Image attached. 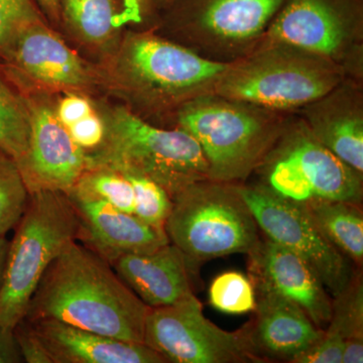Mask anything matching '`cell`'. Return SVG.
I'll return each mask as SVG.
<instances>
[{
    "instance_id": "6da1fadb",
    "label": "cell",
    "mask_w": 363,
    "mask_h": 363,
    "mask_svg": "<svg viewBox=\"0 0 363 363\" xmlns=\"http://www.w3.org/2000/svg\"><path fill=\"white\" fill-rule=\"evenodd\" d=\"M227 64L210 61L154 28H128L104 65L105 94L145 123L175 128L189 102L215 92Z\"/></svg>"
},
{
    "instance_id": "7a4b0ae2",
    "label": "cell",
    "mask_w": 363,
    "mask_h": 363,
    "mask_svg": "<svg viewBox=\"0 0 363 363\" xmlns=\"http://www.w3.org/2000/svg\"><path fill=\"white\" fill-rule=\"evenodd\" d=\"M150 308L113 267L76 240L40 279L23 319H52L94 333L143 343Z\"/></svg>"
},
{
    "instance_id": "3957f363",
    "label": "cell",
    "mask_w": 363,
    "mask_h": 363,
    "mask_svg": "<svg viewBox=\"0 0 363 363\" xmlns=\"http://www.w3.org/2000/svg\"><path fill=\"white\" fill-rule=\"evenodd\" d=\"M94 101L105 133L96 149L86 154L87 168L106 167L124 175L145 177L171 198L191 184L209 179L206 160L192 135L145 123L108 97Z\"/></svg>"
},
{
    "instance_id": "277c9868",
    "label": "cell",
    "mask_w": 363,
    "mask_h": 363,
    "mask_svg": "<svg viewBox=\"0 0 363 363\" xmlns=\"http://www.w3.org/2000/svg\"><path fill=\"white\" fill-rule=\"evenodd\" d=\"M291 114L210 93L182 107L175 128L200 145L210 180L241 184L259 168Z\"/></svg>"
},
{
    "instance_id": "5b68a950",
    "label": "cell",
    "mask_w": 363,
    "mask_h": 363,
    "mask_svg": "<svg viewBox=\"0 0 363 363\" xmlns=\"http://www.w3.org/2000/svg\"><path fill=\"white\" fill-rule=\"evenodd\" d=\"M346 78L330 60L289 44L259 45L227 64L215 92L284 113H297Z\"/></svg>"
},
{
    "instance_id": "8992f818",
    "label": "cell",
    "mask_w": 363,
    "mask_h": 363,
    "mask_svg": "<svg viewBox=\"0 0 363 363\" xmlns=\"http://www.w3.org/2000/svg\"><path fill=\"white\" fill-rule=\"evenodd\" d=\"M285 0H169L155 32L210 61L247 56L264 38Z\"/></svg>"
},
{
    "instance_id": "52a82bcc",
    "label": "cell",
    "mask_w": 363,
    "mask_h": 363,
    "mask_svg": "<svg viewBox=\"0 0 363 363\" xmlns=\"http://www.w3.org/2000/svg\"><path fill=\"white\" fill-rule=\"evenodd\" d=\"M164 231L196 267L233 253H250L260 240L259 227L235 184L206 179L172 198Z\"/></svg>"
},
{
    "instance_id": "ba28073f",
    "label": "cell",
    "mask_w": 363,
    "mask_h": 363,
    "mask_svg": "<svg viewBox=\"0 0 363 363\" xmlns=\"http://www.w3.org/2000/svg\"><path fill=\"white\" fill-rule=\"evenodd\" d=\"M77 229V214L66 193L42 191L30 195L9 240L0 290V326L13 329L23 319L45 272L76 240Z\"/></svg>"
},
{
    "instance_id": "9c48e42d",
    "label": "cell",
    "mask_w": 363,
    "mask_h": 363,
    "mask_svg": "<svg viewBox=\"0 0 363 363\" xmlns=\"http://www.w3.org/2000/svg\"><path fill=\"white\" fill-rule=\"evenodd\" d=\"M255 173L260 184L291 201L362 203L363 175L322 145L298 113L291 114Z\"/></svg>"
},
{
    "instance_id": "30bf717a",
    "label": "cell",
    "mask_w": 363,
    "mask_h": 363,
    "mask_svg": "<svg viewBox=\"0 0 363 363\" xmlns=\"http://www.w3.org/2000/svg\"><path fill=\"white\" fill-rule=\"evenodd\" d=\"M289 44L363 81V0H285L259 45Z\"/></svg>"
},
{
    "instance_id": "8fae6325",
    "label": "cell",
    "mask_w": 363,
    "mask_h": 363,
    "mask_svg": "<svg viewBox=\"0 0 363 363\" xmlns=\"http://www.w3.org/2000/svg\"><path fill=\"white\" fill-rule=\"evenodd\" d=\"M0 69L23 94L106 97L101 67L82 56L48 21L26 28L0 59Z\"/></svg>"
},
{
    "instance_id": "7c38bea8",
    "label": "cell",
    "mask_w": 363,
    "mask_h": 363,
    "mask_svg": "<svg viewBox=\"0 0 363 363\" xmlns=\"http://www.w3.org/2000/svg\"><path fill=\"white\" fill-rule=\"evenodd\" d=\"M235 187L266 238L302 257L331 297H337L354 276V264L325 236L302 203L285 199L260 183Z\"/></svg>"
},
{
    "instance_id": "4fadbf2b",
    "label": "cell",
    "mask_w": 363,
    "mask_h": 363,
    "mask_svg": "<svg viewBox=\"0 0 363 363\" xmlns=\"http://www.w3.org/2000/svg\"><path fill=\"white\" fill-rule=\"evenodd\" d=\"M143 343L168 362H260L245 328L235 332L219 328L203 315L196 296L178 304L150 308Z\"/></svg>"
},
{
    "instance_id": "5bb4252c",
    "label": "cell",
    "mask_w": 363,
    "mask_h": 363,
    "mask_svg": "<svg viewBox=\"0 0 363 363\" xmlns=\"http://www.w3.org/2000/svg\"><path fill=\"white\" fill-rule=\"evenodd\" d=\"M23 95L30 108V135L28 150L16 166L30 195L42 191L67 194L87 169L86 152L57 116V96Z\"/></svg>"
},
{
    "instance_id": "9a60e30c",
    "label": "cell",
    "mask_w": 363,
    "mask_h": 363,
    "mask_svg": "<svg viewBox=\"0 0 363 363\" xmlns=\"http://www.w3.org/2000/svg\"><path fill=\"white\" fill-rule=\"evenodd\" d=\"M250 278L297 304L319 328H326L332 297L316 272L295 252L264 238L247 253Z\"/></svg>"
},
{
    "instance_id": "2e32d148",
    "label": "cell",
    "mask_w": 363,
    "mask_h": 363,
    "mask_svg": "<svg viewBox=\"0 0 363 363\" xmlns=\"http://www.w3.org/2000/svg\"><path fill=\"white\" fill-rule=\"evenodd\" d=\"M68 195L78 217L76 241L109 264L126 255L154 252L169 243L166 231L108 203Z\"/></svg>"
},
{
    "instance_id": "e0dca14e",
    "label": "cell",
    "mask_w": 363,
    "mask_h": 363,
    "mask_svg": "<svg viewBox=\"0 0 363 363\" xmlns=\"http://www.w3.org/2000/svg\"><path fill=\"white\" fill-rule=\"evenodd\" d=\"M253 286L257 297L255 316L243 328L260 362L267 359L294 362L321 340L323 329L313 323L297 304L266 286Z\"/></svg>"
},
{
    "instance_id": "ac0fdd59",
    "label": "cell",
    "mask_w": 363,
    "mask_h": 363,
    "mask_svg": "<svg viewBox=\"0 0 363 363\" xmlns=\"http://www.w3.org/2000/svg\"><path fill=\"white\" fill-rule=\"evenodd\" d=\"M297 113L322 145L363 175V81L346 77Z\"/></svg>"
},
{
    "instance_id": "d6986e66",
    "label": "cell",
    "mask_w": 363,
    "mask_h": 363,
    "mask_svg": "<svg viewBox=\"0 0 363 363\" xmlns=\"http://www.w3.org/2000/svg\"><path fill=\"white\" fill-rule=\"evenodd\" d=\"M112 267L150 308L178 304L195 296L198 267L171 242L154 252L123 255Z\"/></svg>"
},
{
    "instance_id": "ffe728a7",
    "label": "cell",
    "mask_w": 363,
    "mask_h": 363,
    "mask_svg": "<svg viewBox=\"0 0 363 363\" xmlns=\"http://www.w3.org/2000/svg\"><path fill=\"white\" fill-rule=\"evenodd\" d=\"M28 322L52 363H168L143 343L119 340L58 320Z\"/></svg>"
},
{
    "instance_id": "44dd1931",
    "label": "cell",
    "mask_w": 363,
    "mask_h": 363,
    "mask_svg": "<svg viewBox=\"0 0 363 363\" xmlns=\"http://www.w3.org/2000/svg\"><path fill=\"white\" fill-rule=\"evenodd\" d=\"M128 28L121 0H60L58 32L99 66L113 56Z\"/></svg>"
},
{
    "instance_id": "7402d4cb",
    "label": "cell",
    "mask_w": 363,
    "mask_h": 363,
    "mask_svg": "<svg viewBox=\"0 0 363 363\" xmlns=\"http://www.w3.org/2000/svg\"><path fill=\"white\" fill-rule=\"evenodd\" d=\"M363 343V284L359 269L348 286L332 298L330 321L323 337L293 363H341L344 344Z\"/></svg>"
},
{
    "instance_id": "603a6c76",
    "label": "cell",
    "mask_w": 363,
    "mask_h": 363,
    "mask_svg": "<svg viewBox=\"0 0 363 363\" xmlns=\"http://www.w3.org/2000/svg\"><path fill=\"white\" fill-rule=\"evenodd\" d=\"M327 238L359 269L363 264L362 205L334 200L302 203Z\"/></svg>"
},
{
    "instance_id": "cb8c5ba5",
    "label": "cell",
    "mask_w": 363,
    "mask_h": 363,
    "mask_svg": "<svg viewBox=\"0 0 363 363\" xmlns=\"http://www.w3.org/2000/svg\"><path fill=\"white\" fill-rule=\"evenodd\" d=\"M30 135L26 98L0 69V152L20 161L28 150Z\"/></svg>"
},
{
    "instance_id": "d4e9b609",
    "label": "cell",
    "mask_w": 363,
    "mask_h": 363,
    "mask_svg": "<svg viewBox=\"0 0 363 363\" xmlns=\"http://www.w3.org/2000/svg\"><path fill=\"white\" fill-rule=\"evenodd\" d=\"M67 194L108 203L121 211L133 213L135 192L123 174L106 167H92L83 172Z\"/></svg>"
},
{
    "instance_id": "484cf974",
    "label": "cell",
    "mask_w": 363,
    "mask_h": 363,
    "mask_svg": "<svg viewBox=\"0 0 363 363\" xmlns=\"http://www.w3.org/2000/svg\"><path fill=\"white\" fill-rule=\"evenodd\" d=\"M30 197L16 162L0 152V236L16 228Z\"/></svg>"
},
{
    "instance_id": "4316f807",
    "label": "cell",
    "mask_w": 363,
    "mask_h": 363,
    "mask_svg": "<svg viewBox=\"0 0 363 363\" xmlns=\"http://www.w3.org/2000/svg\"><path fill=\"white\" fill-rule=\"evenodd\" d=\"M210 304L226 314L253 312L257 306L252 279L238 272H226L214 279L209 290Z\"/></svg>"
},
{
    "instance_id": "83f0119b",
    "label": "cell",
    "mask_w": 363,
    "mask_h": 363,
    "mask_svg": "<svg viewBox=\"0 0 363 363\" xmlns=\"http://www.w3.org/2000/svg\"><path fill=\"white\" fill-rule=\"evenodd\" d=\"M124 176L130 182L135 192L133 214L147 225L164 230V224L173 207L171 196L161 186L145 177Z\"/></svg>"
},
{
    "instance_id": "f1b7e54d",
    "label": "cell",
    "mask_w": 363,
    "mask_h": 363,
    "mask_svg": "<svg viewBox=\"0 0 363 363\" xmlns=\"http://www.w3.org/2000/svg\"><path fill=\"white\" fill-rule=\"evenodd\" d=\"M48 21L35 0H0V59L26 28Z\"/></svg>"
},
{
    "instance_id": "f546056e",
    "label": "cell",
    "mask_w": 363,
    "mask_h": 363,
    "mask_svg": "<svg viewBox=\"0 0 363 363\" xmlns=\"http://www.w3.org/2000/svg\"><path fill=\"white\" fill-rule=\"evenodd\" d=\"M55 108L60 121L66 128L96 111L94 98L80 93H65L58 95L56 97Z\"/></svg>"
},
{
    "instance_id": "4dcf8cb0",
    "label": "cell",
    "mask_w": 363,
    "mask_h": 363,
    "mask_svg": "<svg viewBox=\"0 0 363 363\" xmlns=\"http://www.w3.org/2000/svg\"><path fill=\"white\" fill-rule=\"evenodd\" d=\"M66 128L74 142L77 143L86 154L96 149L104 138V121L97 108L90 116L84 117Z\"/></svg>"
},
{
    "instance_id": "1f68e13d",
    "label": "cell",
    "mask_w": 363,
    "mask_h": 363,
    "mask_svg": "<svg viewBox=\"0 0 363 363\" xmlns=\"http://www.w3.org/2000/svg\"><path fill=\"white\" fill-rule=\"evenodd\" d=\"M13 332L23 355V362L52 363L39 337L26 320H21L14 327Z\"/></svg>"
},
{
    "instance_id": "d6a6232c",
    "label": "cell",
    "mask_w": 363,
    "mask_h": 363,
    "mask_svg": "<svg viewBox=\"0 0 363 363\" xmlns=\"http://www.w3.org/2000/svg\"><path fill=\"white\" fill-rule=\"evenodd\" d=\"M130 28H149L154 26L156 11L150 0H121Z\"/></svg>"
},
{
    "instance_id": "836d02e7",
    "label": "cell",
    "mask_w": 363,
    "mask_h": 363,
    "mask_svg": "<svg viewBox=\"0 0 363 363\" xmlns=\"http://www.w3.org/2000/svg\"><path fill=\"white\" fill-rule=\"evenodd\" d=\"M13 329L0 326V363H23Z\"/></svg>"
},
{
    "instance_id": "e575fe53",
    "label": "cell",
    "mask_w": 363,
    "mask_h": 363,
    "mask_svg": "<svg viewBox=\"0 0 363 363\" xmlns=\"http://www.w3.org/2000/svg\"><path fill=\"white\" fill-rule=\"evenodd\" d=\"M40 11L52 28L58 30L60 23V0H35Z\"/></svg>"
},
{
    "instance_id": "d590c367",
    "label": "cell",
    "mask_w": 363,
    "mask_h": 363,
    "mask_svg": "<svg viewBox=\"0 0 363 363\" xmlns=\"http://www.w3.org/2000/svg\"><path fill=\"white\" fill-rule=\"evenodd\" d=\"M9 247V240H7L6 236H0V290H1L2 281H4Z\"/></svg>"
},
{
    "instance_id": "8d00e7d4",
    "label": "cell",
    "mask_w": 363,
    "mask_h": 363,
    "mask_svg": "<svg viewBox=\"0 0 363 363\" xmlns=\"http://www.w3.org/2000/svg\"><path fill=\"white\" fill-rule=\"evenodd\" d=\"M150 2H152V6H154L155 11H156L157 13V11H161L162 7L167 6V4H168L169 0H150Z\"/></svg>"
}]
</instances>
